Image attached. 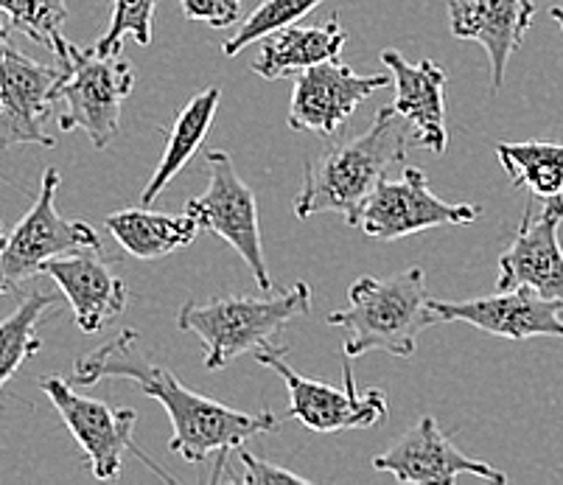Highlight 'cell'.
I'll return each mask as SVG.
<instances>
[{"label": "cell", "instance_id": "cell-1", "mask_svg": "<svg viewBox=\"0 0 563 485\" xmlns=\"http://www.w3.org/2000/svg\"><path fill=\"white\" fill-rule=\"evenodd\" d=\"M104 379L132 382L143 396L161 401L174 427L168 449L174 454H183L194 466L213 461L211 483H219L224 477L230 452H239L250 438L275 432L280 427V418L269 410H233V407L213 401L202 393H194L191 387L177 382V376L166 365H157L143 354L141 337L135 329H124L104 345L87 351L74 362L70 385L93 387Z\"/></svg>", "mask_w": 563, "mask_h": 485}, {"label": "cell", "instance_id": "cell-2", "mask_svg": "<svg viewBox=\"0 0 563 485\" xmlns=\"http://www.w3.org/2000/svg\"><path fill=\"white\" fill-rule=\"evenodd\" d=\"M407 121L396 107L376 112L362 135L334 146L306 166L303 186L295 197V217L309 219L317 213H340L347 224L360 228L362 211L387 168L407 161Z\"/></svg>", "mask_w": 563, "mask_h": 485}, {"label": "cell", "instance_id": "cell-3", "mask_svg": "<svg viewBox=\"0 0 563 485\" xmlns=\"http://www.w3.org/2000/svg\"><path fill=\"white\" fill-rule=\"evenodd\" d=\"M440 323L432 298L427 295L423 267H409L390 278L353 280L347 289V309L329 315V326L345 331L342 351L347 356H365L387 351L409 360L418 345V334Z\"/></svg>", "mask_w": 563, "mask_h": 485}, {"label": "cell", "instance_id": "cell-4", "mask_svg": "<svg viewBox=\"0 0 563 485\" xmlns=\"http://www.w3.org/2000/svg\"><path fill=\"white\" fill-rule=\"evenodd\" d=\"M311 311V287L298 280L291 289L273 293L266 298L253 295H230L213 300H188L177 315L180 331L199 337L202 342V365L219 371L239 356L258 351L273 342L291 320L306 318Z\"/></svg>", "mask_w": 563, "mask_h": 485}, {"label": "cell", "instance_id": "cell-5", "mask_svg": "<svg viewBox=\"0 0 563 485\" xmlns=\"http://www.w3.org/2000/svg\"><path fill=\"white\" fill-rule=\"evenodd\" d=\"M56 63L63 68L56 85V104H63L59 130H81L96 150H107L121 130V107L135 88V68L121 51L99 54L74 43Z\"/></svg>", "mask_w": 563, "mask_h": 485}, {"label": "cell", "instance_id": "cell-6", "mask_svg": "<svg viewBox=\"0 0 563 485\" xmlns=\"http://www.w3.org/2000/svg\"><path fill=\"white\" fill-rule=\"evenodd\" d=\"M255 360L264 367L275 371L289 390V416L309 427L311 432L329 436V432L345 430H371L390 416L387 396L378 387L360 390L353 379L351 356L342 351V387L325 385V382L306 379L286 362L284 345L266 342L255 351Z\"/></svg>", "mask_w": 563, "mask_h": 485}, {"label": "cell", "instance_id": "cell-7", "mask_svg": "<svg viewBox=\"0 0 563 485\" xmlns=\"http://www.w3.org/2000/svg\"><path fill=\"white\" fill-rule=\"evenodd\" d=\"M59 172L45 168L34 206L14 224V231L0 244V298L20 284L43 273L45 264L56 255L76 253V250H99L101 239L87 222L65 219L56 211V191H59Z\"/></svg>", "mask_w": 563, "mask_h": 485}, {"label": "cell", "instance_id": "cell-8", "mask_svg": "<svg viewBox=\"0 0 563 485\" xmlns=\"http://www.w3.org/2000/svg\"><path fill=\"white\" fill-rule=\"evenodd\" d=\"M211 177L208 188L199 197L188 199L186 211L199 222V228L217 233L219 239L230 244L242 255L244 264L253 273L255 284L264 293H273V275L266 269L264 242H261L258 228V206L255 194L247 183L239 177L233 166V157L228 152H208L205 155Z\"/></svg>", "mask_w": 563, "mask_h": 485}, {"label": "cell", "instance_id": "cell-9", "mask_svg": "<svg viewBox=\"0 0 563 485\" xmlns=\"http://www.w3.org/2000/svg\"><path fill=\"white\" fill-rule=\"evenodd\" d=\"M45 396L51 398V405L56 407L63 423L68 427V432L74 436V441L79 443L81 454H85V463L90 469L96 480L101 483H112V480L121 477V466H124V454L135 452L143 454L141 449L132 441V432H135V410L124 407V410H112L104 401H96V398L79 396V393L70 387V382L59 379V376H45L40 379ZM146 458V454H143ZM146 466L155 469L163 480L174 483L166 472L155 466V463L146 458Z\"/></svg>", "mask_w": 563, "mask_h": 485}, {"label": "cell", "instance_id": "cell-10", "mask_svg": "<svg viewBox=\"0 0 563 485\" xmlns=\"http://www.w3.org/2000/svg\"><path fill=\"white\" fill-rule=\"evenodd\" d=\"M479 217H483V206L446 202L429 188L421 168L404 166L398 180L384 177L378 183L362 211L360 228L371 239L396 242V239L415 236V233L432 231V228L477 222Z\"/></svg>", "mask_w": 563, "mask_h": 485}, {"label": "cell", "instance_id": "cell-11", "mask_svg": "<svg viewBox=\"0 0 563 485\" xmlns=\"http://www.w3.org/2000/svg\"><path fill=\"white\" fill-rule=\"evenodd\" d=\"M63 68L34 63L9 43L0 65V150L9 146H54L45 121L56 104Z\"/></svg>", "mask_w": 563, "mask_h": 485}, {"label": "cell", "instance_id": "cell-12", "mask_svg": "<svg viewBox=\"0 0 563 485\" xmlns=\"http://www.w3.org/2000/svg\"><path fill=\"white\" fill-rule=\"evenodd\" d=\"M373 469L393 474L398 483L409 485L454 483L463 474L499 485L508 483V474L505 472L460 452L457 443L440 432L438 421L432 416H423L401 438H396V443L387 452L376 454L373 458Z\"/></svg>", "mask_w": 563, "mask_h": 485}, {"label": "cell", "instance_id": "cell-13", "mask_svg": "<svg viewBox=\"0 0 563 485\" xmlns=\"http://www.w3.org/2000/svg\"><path fill=\"white\" fill-rule=\"evenodd\" d=\"M384 85H390L384 74L360 76L347 65L329 59V63L314 65L298 76L286 121L295 132L334 135L345 126L356 107L371 99Z\"/></svg>", "mask_w": 563, "mask_h": 485}, {"label": "cell", "instance_id": "cell-14", "mask_svg": "<svg viewBox=\"0 0 563 485\" xmlns=\"http://www.w3.org/2000/svg\"><path fill=\"white\" fill-rule=\"evenodd\" d=\"M563 197L544 199L541 213L527 206L519 233L499 255L496 289L530 287L550 300L563 304V247H561Z\"/></svg>", "mask_w": 563, "mask_h": 485}, {"label": "cell", "instance_id": "cell-15", "mask_svg": "<svg viewBox=\"0 0 563 485\" xmlns=\"http://www.w3.org/2000/svg\"><path fill=\"white\" fill-rule=\"evenodd\" d=\"M440 323H468L485 334L505 340L527 337H561L563 340V304L539 295L530 287L496 289L488 298L474 300H432Z\"/></svg>", "mask_w": 563, "mask_h": 485}, {"label": "cell", "instance_id": "cell-16", "mask_svg": "<svg viewBox=\"0 0 563 485\" xmlns=\"http://www.w3.org/2000/svg\"><path fill=\"white\" fill-rule=\"evenodd\" d=\"M536 18L532 0H449V29L488 51L490 93H499L516 51Z\"/></svg>", "mask_w": 563, "mask_h": 485}, {"label": "cell", "instance_id": "cell-17", "mask_svg": "<svg viewBox=\"0 0 563 485\" xmlns=\"http://www.w3.org/2000/svg\"><path fill=\"white\" fill-rule=\"evenodd\" d=\"M43 273L54 280L74 309L76 326L96 334L126 309V284L99 258V250H76L51 258Z\"/></svg>", "mask_w": 563, "mask_h": 485}, {"label": "cell", "instance_id": "cell-18", "mask_svg": "<svg viewBox=\"0 0 563 485\" xmlns=\"http://www.w3.org/2000/svg\"><path fill=\"white\" fill-rule=\"evenodd\" d=\"M382 63L390 68L396 85V107L401 119L412 126V141L443 155L449 146L446 132V70L432 59L407 63L396 48L382 51Z\"/></svg>", "mask_w": 563, "mask_h": 485}, {"label": "cell", "instance_id": "cell-19", "mask_svg": "<svg viewBox=\"0 0 563 485\" xmlns=\"http://www.w3.org/2000/svg\"><path fill=\"white\" fill-rule=\"evenodd\" d=\"M347 43V32L340 18H329L320 25H286L280 32L269 34L250 63V70L261 79L278 81L286 76H300L329 59H340Z\"/></svg>", "mask_w": 563, "mask_h": 485}, {"label": "cell", "instance_id": "cell-20", "mask_svg": "<svg viewBox=\"0 0 563 485\" xmlns=\"http://www.w3.org/2000/svg\"><path fill=\"white\" fill-rule=\"evenodd\" d=\"M104 228L121 247L141 262H155L174 250L194 244L202 231L191 213H157L150 206L126 208L104 217Z\"/></svg>", "mask_w": 563, "mask_h": 485}, {"label": "cell", "instance_id": "cell-21", "mask_svg": "<svg viewBox=\"0 0 563 485\" xmlns=\"http://www.w3.org/2000/svg\"><path fill=\"white\" fill-rule=\"evenodd\" d=\"M219 101H222V90L208 88L183 104V110L177 112V119H174L172 132H168V141H166V150H163L161 155V163H157L150 183H146V188H143L141 206H152V202L163 194V188H166L174 177L180 175L183 168L188 166V161L197 155L202 141L208 137V132H211L213 119H217Z\"/></svg>", "mask_w": 563, "mask_h": 485}, {"label": "cell", "instance_id": "cell-22", "mask_svg": "<svg viewBox=\"0 0 563 485\" xmlns=\"http://www.w3.org/2000/svg\"><path fill=\"white\" fill-rule=\"evenodd\" d=\"M505 175L514 186L527 188L532 197H563V144L525 141V144H496Z\"/></svg>", "mask_w": 563, "mask_h": 485}, {"label": "cell", "instance_id": "cell-23", "mask_svg": "<svg viewBox=\"0 0 563 485\" xmlns=\"http://www.w3.org/2000/svg\"><path fill=\"white\" fill-rule=\"evenodd\" d=\"M54 306L56 295L34 289L20 300L9 318L0 320V390L23 367L25 360L43 351V337L37 329Z\"/></svg>", "mask_w": 563, "mask_h": 485}, {"label": "cell", "instance_id": "cell-24", "mask_svg": "<svg viewBox=\"0 0 563 485\" xmlns=\"http://www.w3.org/2000/svg\"><path fill=\"white\" fill-rule=\"evenodd\" d=\"M0 14H7L14 32L48 48L54 59L68 48V40L63 34V25L68 20L65 0H0Z\"/></svg>", "mask_w": 563, "mask_h": 485}, {"label": "cell", "instance_id": "cell-25", "mask_svg": "<svg viewBox=\"0 0 563 485\" xmlns=\"http://www.w3.org/2000/svg\"><path fill=\"white\" fill-rule=\"evenodd\" d=\"M322 0H264L247 18L239 23L233 34L222 43L224 56L242 54L250 43L261 37H269V34L280 32L286 25H295L300 18L311 12V9L320 7Z\"/></svg>", "mask_w": 563, "mask_h": 485}, {"label": "cell", "instance_id": "cell-26", "mask_svg": "<svg viewBox=\"0 0 563 485\" xmlns=\"http://www.w3.org/2000/svg\"><path fill=\"white\" fill-rule=\"evenodd\" d=\"M157 3L161 0H112L110 25L96 43V51L99 54L121 51L124 37H132L137 45H150Z\"/></svg>", "mask_w": 563, "mask_h": 485}, {"label": "cell", "instance_id": "cell-27", "mask_svg": "<svg viewBox=\"0 0 563 485\" xmlns=\"http://www.w3.org/2000/svg\"><path fill=\"white\" fill-rule=\"evenodd\" d=\"M180 7L188 20L211 29H230L242 23V0H180Z\"/></svg>", "mask_w": 563, "mask_h": 485}, {"label": "cell", "instance_id": "cell-28", "mask_svg": "<svg viewBox=\"0 0 563 485\" xmlns=\"http://www.w3.org/2000/svg\"><path fill=\"white\" fill-rule=\"evenodd\" d=\"M239 461L244 466V483L247 485H278V483H298L309 485L311 480L303 474L291 472V469L275 466V463H266L261 458H255L253 452H244V447L239 449Z\"/></svg>", "mask_w": 563, "mask_h": 485}, {"label": "cell", "instance_id": "cell-29", "mask_svg": "<svg viewBox=\"0 0 563 485\" xmlns=\"http://www.w3.org/2000/svg\"><path fill=\"white\" fill-rule=\"evenodd\" d=\"M7 48H9L7 25H3V20H0V65H3V56H7Z\"/></svg>", "mask_w": 563, "mask_h": 485}, {"label": "cell", "instance_id": "cell-30", "mask_svg": "<svg viewBox=\"0 0 563 485\" xmlns=\"http://www.w3.org/2000/svg\"><path fill=\"white\" fill-rule=\"evenodd\" d=\"M550 14H552V20H555V23H558V29H561V37H563V9L561 7H552Z\"/></svg>", "mask_w": 563, "mask_h": 485}, {"label": "cell", "instance_id": "cell-31", "mask_svg": "<svg viewBox=\"0 0 563 485\" xmlns=\"http://www.w3.org/2000/svg\"><path fill=\"white\" fill-rule=\"evenodd\" d=\"M3 239H7V236H0V244H3Z\"/></svg>", "mask_w": 563, "mask_h": 485}]
</instances>
